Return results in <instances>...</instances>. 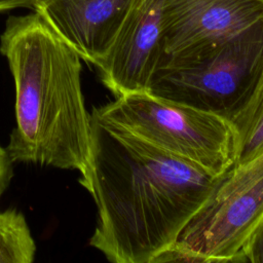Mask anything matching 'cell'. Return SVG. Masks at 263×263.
<instances>
[{
    "mask_svg": "<svg viewBox=\"0 0 263 263\" xmlns=\"http://www.w3.org/2000/svg\"><path fill=\"white\" fill-rule=\"evenodd\" d=\"M218 177L90 113V152L79 183L98 220L89 245L113 263H155L172 249Z\"/></svg>",
    "mask_w": 263,
    "mask_h": 263,
    "instance_id": "1",
    "label": "cell"
},
{
    "mask_svg": "<svg viewBox=\"0 0 263 263\" xmlns=\"http://www.w3.org/2000/svg\"><path fill=\"white\" fill-rule=\"evenodd\" d=\"M0 52L14 83L15 124L6 147L12 160L82 175L90 152V113L79 54L34 10L6 20Z\"/></svg>",
    "mask_w": 263,
    "mask_h": 263,
    "instance_id": "2",
    "label": "cell"
},
{
    "mask_svg": "<svg viewBox=\"0 0 263 263\" xmlns=\"http://www.w3.org/2000/svg\"><path fill=\"white\" fill-rule=\"evenodd\" d=\"M263 68V18L233 37L163 63L148 92L228 119L249 98Z\"/></svg>",
    "mask_w": 263,
    "mask_h": 263,
    "instance_id": "3",
    "label": "cell"
},
{
    "mask_svg": "<svg viewBox=\"0 0 263 263\" xmlns=\"http://www.w3.org/2000/svg\"><path fill=\"white\" fill-rule=\"evenodd\" d=\"M149 144L218 177L234 161L235 133L223 116L148 91L132 92L93 108Z\"/></svg>",
    "mask_w": 263,
    "mask_h": 263,
    "instance_id": "4",
    "label": "cell"
},
{
    "mask_svg": "<svg viewBox=\"0 0 263 263\" xmlns=\"http://www.w3.org/2000/svg\"><path fill=\"white\" fill-rule=\"evenodd\" d=\"M263 222V151L218 176L201 208L176 245L156 262H240Z\"/></svg>",
    "mask_w": 263,
    "mask_h": 263,
    "instance_id": "5",
    "label": "cell"
},
{
    "mask_svg": "<svg viewBox=\"0 0 263 263\" xmlns=\"http://www.w3.org/2000/svg\"><path fill=\"white\" fill-rule=\"evenodd\" d=\"M163 0H134L106 54L93 66L115 98L148 91L162 59Z\"/></svg>",
    "mask_w": 263,
    "mask_h": 263,
    "instance_id": "6",
    "label": "cell"
},
{
    "mask_svg": "<svg viewBox=\"0 0 263 263\" xmlns=\"http://www.w3.org/2000/svg\"><path fill=\"white\" fill-rule=\"evenodd\" d=\"M261 18L263 0H163L159 67L215 46Z\"/></svg>",
    "mask_w": 263,
    "mask_h": 263,
    "instance_id": "7",
    "label": "cell"
},
{
    "mask_svg": "<svg viewBox=\"0 0 263 263\" xmlns=\"http://www.w3.org/2000/svg\"><path fill=\"white\" fill-rule=\"evenodd\" d=\"M134 0H37L33 6L86 63L109 49Z\"/></svg>",
    "mask_w": 263,
    "mask_h": 263,
    "instance_id": "8",
    "label": "cell"
},
{
    "mask_svg": "<svg viewBox=\"0 0 263 263\" xmlns=\"http://www.w3.org/2000/svg\"><path fill=\"white\" fill-rule=\"evenodd\" d=\"M228 120L236 140L232 165L243 163L263 151V68L249 98Z\"/></svg>",
    "mask_w": 263,
    "mask_h": 263,
    "instance_id": "9",
    "label": "cell"
},
{
    "mask_svg": "<svg viewBox=\"0 0 263 263\" xmlns=\"http://www.w3.org/2000/svg\"><path fill=\"white\" fill-rule=\"evenodd\" d=\"M36 243L24 214L15 209L0 211V263H31Z\"/></svg>",
    "mask_w": 263,
    "mask_h": 263,
    "instance_id": "10",
    "label": "cell"
},
{
    "mask_svg": "<svg viewBox=\"0 0 263 263\" xmlns=\"http://www.w3.org/2000/svg\"><path fill=\"white\" fill-rule=\"evenodd\" d=\"M240 262L263 263V222L243 247Z\"/></svg>",
    "mask_w": 263,
    "mask_h": 263,
    "instance_id": "11",
    "label": "cell"
},
{
    "mask_svg": "<svg viewBox=\"0 0 263 263\" xmlns=\"http://www.w3.org/2000/svg\"><path fill=\"white\" fill-rule=\"evenodd\" d=\"M13 163L6 148L0 145V199L13 178Z\"/></svg>",
    "mask_w": 263,
    "mask_h": 263,
    "instance_id": "12",
    "label": "cell"
},
{
    "mask_svg": "<svg viewBox=\"0 0 263 263\" xmlns=\"http://www.w3.org/2000/svg\"><path fill=\"white\" fill-rule=\"evenodd\" d=\"M37 0H0V12L14 8H31Z\"/></svg>",
    "mask_w": 263,
    "mask_h": 263,
    "instance_id": "13",
    "label": "cell"
}]
</instances>
